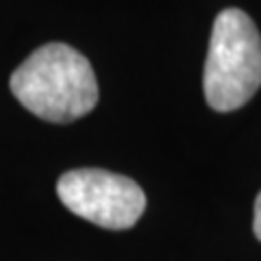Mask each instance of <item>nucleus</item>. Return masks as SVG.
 Instances as JSON below:
<instances>
[{
  "label": "nucleus",
  "instance_id": "f257e3e1",
  "mask_svg": "<svg viewBox=\"0 0 261 261\" xmlns=\"http://www.w3.org/2000/svg\"><path fill=\"white\" fill-rule=\"evenodd\" d=\"M11 92L37 118L68 124L98 102L92 63L68 44H46L11 74Z\"/></svg>",
  "mask_w": 261,
  "mask_h": 261
},
{
  "label": "nucleus",
  "instance_id": "f03ea898",
  "mask_svg": "<svg viewBox=\"0 0 261 261\" xmlns=\"http://www.w3.org/2000/svg\"><path fill=\"white\" fill-rule=\"evenodd\" d=\"M202 87L207 105L220 113L244 107L261 87V35L242 9L231 7L218 13Z\"/></svg>",
  "mask_w": 261,
  "mask_h": 261
},
{
  "label": "nucleus",
  "instance_id": "20e7f679",
  "mask_svg": "<svg viewBox=\"0 0 261 261\" xmlns=\"http://www.w3.org/2000/svg\"><path fill=\"white\" fill-rule=\"evenodd\" d=\"M252 231H255L257 240L261 242V192L255 200V220H252Z\"/></svg>",
  "mask_w": 261,
  "mask_h": 261
},
{
  "label": "nucleus",
  "instance_id": "7ed1b4c3",
  "mask_svg": "<svg viewBox=\"0 0 261 261\" xmlns=\"http://www.w3.org/2000/svg\"><path fill=\"white\" fill-rule=\"evenodd\" d=\"M57 194L72 214L111 231L130 228L146 209V194L133 178L98 168L65 172Z\"/></svg>",
  "mask_w": 261,
  "mask_h": 261
}]
</instances>
